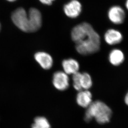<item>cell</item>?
Returning a JSON list of instances; mask_svg holds the SVG:
<instances>
[{"label": "cell", "mask_w": 128, "mask_h": 128, "mask_svg": "<svg viewBox=\"0 0 128 128\" xmlns=\"http://www.w3.org/2000/svg\"><path fill=\"white\" fill-rule=\"evenodd\" d=\"M71 38L76 44L77 52L80 54L87 56L100 50V37L88 22H82L75 26L72 30Z\"/></svg>", "instance_id": "obj_1"}, {"label": "cell", "mask_w": 128, "mask_h": 128, "mask_svg": "<svg viewBox=\"0 0 128 128\" xmlns=\"http://www.w3.org/2000/svg\"><path fill=\"white\" fill-rule=\"evenodd\" d=\"M14 24L19 29L26 32L38 30L42 26V15L36 8H31L27 14L24 9L19 8L15 10L11 16Z\"/></svg>", "instance_id": "obj_2"}, {"label": "cell", "mask_w": 128, "mask_h": 128, "mask_svg": "<svg viewBox=\"0 0 128 128\" xmlns=\"http://www.w3.org/2000/svg\"><path fill=\"white\" fill-rule=\"evenodd\" d=\"M112 115L111 108L102 101L92 102L87 108L84 116V120L90 122L93 118L100 124H104L109 122Z\"/></svg>", "instance_id": "obj_3"}, {"label": "cell", "mask_w": 128, "mask_h": 128, "mask_svg": "<svg viewBox=\"0 0 128 128\" xmlns=\"http://www.w3.org/2000/svg\"><path fill=\"white\" fill-rule=\"evenodd\" d=\"M108 17L110 21L116 25L123 24L126 18V14L122 7L114 6L110 8L108 12Z\"/></svg>", "instance_id": "obj_4"}, {"label": "cell", "mask_w": 128, "mask_h": 128, "mask_svg": "<svg viewBox=\"0 0 128 128\" xmlns=\"http://www.w3.org/2000/svg\"><path fill=\"white\" fill-rule=\"evenodd\" d=\"M52 83L56 89L64 91L69 88V76L64 72H56L53 74Z\"/></svg>", "instance_id": "obj_5"}, {"label": "cell", "mask_w": 128, "mask_h": 128, "mask_svg": "<svg viewBox=\"0 0 128 128\" xmlns=\"http://www.w3.org/2000/svg\"><path fill=\"white\" fill-rule=\"evenodd\" d=\"M82 10L81 4L78 0H72L64 5V12L70 18H76L80 15Z\"/></svg>", "instance_id": "obj_6"}, {"label": "cell", "mask_w": 128, "mask_h": 128, "mask_svg": "<svg viewBox=\"0 0 128 128\" xmlns=\"http://www.w3.org/2000/svg\"><path fill=\"white\" fill-rule=\"evenodd\" d=\"M34 58L36 62L44 70H49L52 66L53 59L51 56L47 52H38L34 54Z\"/></svg>", "instance_id": "obj_7"}, {"label": "cell", "mask_w": 128, "mask_h": 128, "mask_svg": "<svg viewBox=\"0 0 128 128\" xmlns=\"http://www.w3.org/2000/svg\"><path fill=\"white\" fill-rule=\"evenodd\" d=\"M104 38L106 43L113 46L120 43L123 40V36L120 31L114 29H110L105 33Z\"/></svg>", "instance_id": "obj_8"}, {"label": "cell", "mask_w": 128, "mask_h": 128, "mask_svg": "<svg viewBox=\"0 0 128 128\" xmlns=\"http://www.w3.org/2000/svg\"><path fill=\"white\" fill-rule=\"evenodd\" d=\"M76 101L79 106L87 108L92 103V94L88 90L79 91L76 95Z\"/></svg>", "instance_id": "obj_9"}, {"label": "cell", "mask_w": 128, "mask_h": 128, "mask_svg": "<svg viewBox=\"0 0 128 128\" xmlns=\"http://www.w3.org/2000/svg\"><path fill=\"white\" fill-rule=\"evenodd\" d=\"M62 64L64 72L67 74H73L79 72V62L74 59L69 58L64 60Z\"/></svg>", "instance_id": "obj_10"}, {"label": "cell", "mask_w": 128, "mask_h": 128, "mask_svg": "<svg viewBox=\"0 0 128 128\" xmlns=\"http://www.w3.org/2000/svg\"><path fill=\"white\" fill-rule=\"evenodd\" d=\"M124 55L120 50L115 49L111 51L108 56V60L112 64L117 66L122 64L124 60Z\"/></svg>", "instance_id": "obj_11"}, {"label": "cell", "mask_w": 128, "mask_h": 128, "mask_svg": "<svg viewBox=\"0 0 128 128\" xmlns=\"http://www.w3.org/2000/svg\"><path fill=\"white\" fill-rule=\"evenodd\" d=\"M79 82L82 90H88L92 85L91 76L87 72L81 73Z\"/></svg>", "instance_id": "obj_12"}, {"label": "cell", "mask_w": 128, "mask_h": 128, "mask_svg": "<svg viewBox=\"0 0 128 128\" xmlns=\"http://www.w3.org/2000/svg\"><path fill=\"white\" fill-rule=\"evenodd\" d=\"M32 128H51V126L46 117L38 116L34 118Z\"/></svg>", "instance_id": "obj_13"}, {"label": "cell", "mask_w": 128, "mask_h": 128, "mask_svg": "<svg viewBox=\"0 0 128 128\" xmlns=\"http://www.w3.org/2000/svg\"><path fill=\"white\" fill-rule=\"evenodd\" d=\"M40 2L44 4L47 5H50L54 0H39Z\"/></svg>", "instance_id": "obj_14"}, {"label": "cell", "mask_w": 128, "mask_h": 128, "mask_svg": "<svg viewBox=\"0 0 128 128\" xmlns=\"http://www.w3.org/2000/svg\"><path fill=\"white\" fill-rule=\"evenodd\" d=\"M124 102L128 106V92L125 96Z\"/></svg>", "instance_id": "obj_15"}, {"label": "cell", "mask_w": 128, "mask_h": 128, "mask_svg": "<svg viewBox=\"0 0 128 128\" xmlns=\"http://www.w3.org/2000/svg\"><path fill=\"white\" fill-rule=\"evenodd\" d=\"M125 6H126V7L127 9V10H128V0H126V3H125Z\"/></svg>", "instance_id": "obj_16"}, {"label": "cell", "mask_w": 128, "mask_h": 128, "mask_svg": "<svg viewBox=\"0 0 128 128\" xmlns=\"http://www.w3.org/2000/svg\"><path fill=\"white\" fill-rule=\"evenodd\" d=\"M8 1H10V2H14L16 0H7Z\"/></svg>", "instance_id": "obj_17"}, {"label": "cell", "mask_w": 128, "mask_h": 128, "mask_svg": "<svg viewBox=\"0 0 128 128\" xmlns=\"http://www.w3.org/2000/svg\"></svg>", "instance_id": "obj_18"}]
</instances>
